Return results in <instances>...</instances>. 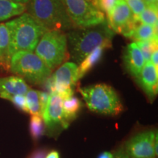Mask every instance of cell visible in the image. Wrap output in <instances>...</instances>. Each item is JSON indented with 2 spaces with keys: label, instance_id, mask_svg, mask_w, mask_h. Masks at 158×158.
I'll return each mask as SVG.
<instances>
[{
  "label": "cell",
  "instance_id": "obj_1",
  "mask_svg": "<svg viewBox=\"0 0 158 158\" xmlns=\"http://www.w3.org/2000/svg\"><path fill=\"white\" fill-rule=\"evenodd\" d=\"M114 36L106 19L92 27L71 29L67 35L71 59L80 64L97 47L111 46Z\"/></svg>",
  "mask_w": 158,
  "mask_h": 158
},
{
  "label": "cell",
  "instance_id": "obj_2",
  "mask_svg": "<svg viewBox=\"0 0 158 158\" xmlns=\"http://www.w3.org/2000/svg\"><path fill=\"white\" fill-rule=\"evenodd\" d=\"M9 31L10 57L21 51H33L43 35L48 31L27 13L6 23Z\"/></svg>",
  "mask_w": 158,
  "mask_h": 158
},
{
  "label": "cell",
  "instance_id": "obj_3",
  "mask_svg": "<svg viewBox=\"0 0 158 158\" xmlns=\"http://www.w3.org/2000/svg\"><path fill=\"white\" fill-rule=\"evenodd\" d=\"M26 10L48 30L64 31L75 28L62 0H29Z\"/></svg>",
  "mask_w": 158,
  "mask_h": 158
},
{
  "label": "cell",
  "instance_id": "obj_4",
  "mask_svg": "<svg viewBox=\"0 0 158 158\" xmlns=\"http://www.w3.org/2000/svg\"><path fill=\"white\" fill-rule=\"evenodd\" d=\"M79 92L92 111L104 115L116 116L123 110L119 97L114 88L98 84L79 89Z\"/></svg>",
  "mask_w": 158,
  "mask_h": 158
},
{
  "label": "cell",
  "instance_id": "obj_5",
  "mask_svg": "<svg viewBox=\"0 0 158 158\" xmlns=\"http://www.w3.org/2000/svg\"><path fill=\"white\" fill-rule=\"evenodd\" d=\"M9 69L13 73L33 84H44L52 71L31 51H21L13 54L10 59Z\"/></svg>",
  "mask_w": 158,
  "mask_h": 158
},
{
  "label": "cell",
  "instance_id": "obj_6",
  "mask_svg": "<svg viewBox=\"0 0 158 158\" xmlns=\"http://www.w3.org/2000/svg\"><path fill=\"white\" fill-rule=\"evenodd\" d=\"M68 40L64 31L48 30L43 35L35 48V54L54 70L66 60Z\"/></svg>",
  "mask_w": 158,
  "mask_h": 158
},
{
  "label": "cell",
  "instance_id": "obj_7",
  "mask_svg": "<svg viewBox=\"0 0 158 158\" xmlns=\"http://www.w3.org/2000/svg\"><path fill=\"white\" fill-rule=\"evenodd\" d=\"M75 28H85L103 22V13L92 4V0H62Z\"/></svg>",
  "mask_w": 158,
  "mask_h": 158
},
{
  "label": "cell",
  "instance_id": "obj_8",
  "mask_svg": "<svg viewBox=\"0 0 158 158\" xmlns=\"http://www.w3.org/2000/svg\"><path fill=\"white\" fill-rule=\"evenodd\" d=\"M106 21L114 31L130 38L139 24V22L123 0H116L114 8L107 15Z\"/></svg>",
  "mask_w": 158,
  "mask_h": 158
},
{
  "label": "cell",
  "instance_id": "obj_9",
  "mask_svg": "<svg viewBox=\"0 0 158 158\" xmlns=\"http://www.w3.org/2000/svg\"><path fill=\"white\" fill-rule=\"evenodd\" d=\"M157 134V132L151 130L130 138L125 147L130 158H155L154 143Z\"/></svg>",
  "mask_w": 158,
  "mask_h": 158
},
{
  "label": "cell",
  "instance_id": "obj_10",
  "mask_svg": "<svg viewBox=\"0 0 158 158\" xmlns=\"http://www.w3.org/2000/svg\"><path fill=\"white\" fill-rule=\"evenodd\" d=\"M63 100L58 94H49L48 102L43 113L41 114L45 124L51 131H55L59 127L68 128L63 117Z\"/></svg>",
  "mask_w": 158,
  "mask_h": 158
},
{
  "label": "cell",
  "instance_id": "obj_11",
  "mask_svg": "<svg viewBox=\"0 0 158 158\" xmlns=\"http://www.w3.org/2000/svg\"><path fill=\"white\" fill-rule=\"evenodd\" d=\"M137 78L138 84L147 94L150 101L155 100L157 94L158 70L150 62H146Z\"/></svg>",
  "mask_w": 158,
  "mask_h": 158
},
{
  "label": "cell",
  "instance_id": "obj_12",
  "mask_svg": "<svg viewBox=\"0 0 158 158\" xmlns=\"http://www.w3.org/2000/svg\"><path fill=\"white\" fill-rule=\"evenodd\" d=\"M123 59L126 70L130 76L138 78L146 62L139 47L135 43H130L127 45L124 51Z\"/></svg>",
  "mask_w": 158,
  "mask_h": 158
},
{
  "label": "cell",
  "instance_id": "obj_13",
  "mask_svg": "<svg viewBox=\"0 0 158 158\" xmlns=\"http://www.w3.org/2000/svg\"><path fill=\"white\" fill-rule=\"evenodd\" d=\"M29 89V86L21 77L0 78V98L5 99L7 96L15 94L25 95Z\"/></svg>",
  "mask_w": 158,
  "mask_h": 158
},
{
  "label": "cell",
  "instance_id": "obj_14",
  "mask_svg": "<svg viewBox=\"0 0 158 158\" xmlns=\"http://www.w3.org/2000/svg\"><path fill=\"white\" fill-rule=\"evenodd\" d=\"M105 48H106L104 46L97 47L80 63V66L78 68V78H82L85 76L94 65L100 62L103 54Z\"/></svg>",
  "mask_w": 158,
  "mask_h": 158
},
{
  "label": "cell",
  "instance_id": "obj_15",
  "mask_svg": "<svg viewBox=\"0 0 158 158\" xmlns=\"http://www.w3.org/2000/svg\"><path fill=\"white\" fill-rule=\"evenodd\" d=\"M81 107V102L76 97L72 96L63 100V117L68 127L70 122L77 117Z\"/></svg>",
  "mask_w": 158,
  "mask_h": 158
},
{
  "label": "cell",
  "instance_id": "obj_16",
  "mask_svg": "<svg viewBox=\"0 0 158 158\" xmlns=\"http://www.w3.org/2000/svg\"><path fill=\"white\" fill-rule=\"evenodd\" d=\"M9 31L6 23H0V65L9 68Z\"/></svg>",
  "mask_w": 158,
  "mask_h": 158
},
{
  "label": "cell",
  "instance_id": "obj_17",
  "mask_svg": "<svg viewBox=\"0 0 158 158\" xmlns=\"http://www.w3.org/2000/svg\"><path fill=\"white\" fill-rule=\"evenodd\" d=\"M25 10L26 5L0 0V21L23 14Z\"/></svg>",
  "mask_w": 158,
  "mask_h": 158
},
{
  "label": "cell",
  "instance_id": "obj_18",
  "mask_svg": "<svg viewBox=\"0 0 158 158\" xmlns=\"http://www.w3.org/2000/svg\"><path fill=\"white\" fill-rule=\"evenodd\" d=\"M130 38L137 42L157 38V29L152 26L140 23L137 26Z\"/></svg>",
  "mask_w": 158,
  "mask_h": 158
},
{
  "label": "cell",
  "instance_id": "obj_19",
  "mask_svg": "<svg viewBox=\"0 0 158 158\" xmlns=\"http://www.w3.org/2000/svg\"><path fill=\"white\" fill-rule=\"evenodd\" d=\"M136 19L139 23L157 28V5H147Z\"/></svg>",
  "mask_w": 158,
  "mask_h": 158
},
{
  "label": "cell",
  "instance_id": "obj_20",
  "mask_svg": "<svg viewBox=\"0 0 158 158\" xmlns=\"http://www.w3.org/2000/svg\"><path fill=\"white\" fill-rule=\"evenodd\" d=\"M45 130V124L42 116L31 115L29 122V132L35 141H37L43 135Z\"/></svg>",
  "mask_w": 158,
  "mask_h": 158
},
{
  "label": "cell",
  "instance_id": "obj_21",
  "mask_svg": "<svg viewBox=\"0 0 158 158\" xmlns=\"http://www.w3.org/2000/svg\"><path fill=\"white\" fill-rule=\"evenodd\" d=\"M27 100L28 113L31 115H40V105L39 100V91L30 89H29L25 94Z\"/></svg>",
  "mask_w": 158,
  "mask_h": 158
},
{
  "label": "cell",
  "instance_id": "obj_22",
  "mask_svg": "<svg viewBox=\"0 0 158 158\" xmlns=\"http://www.w3.org/2000/svg\"><path fill=\"white\" fill-rule=\"evenodd\" d=\"M135 43L139 47L145 59V62H150L152 53L155 50H157V38L147 41H141V42H136Z\"/></svg>",
  "mask_w": 158,
  "mask_h": 158
},
{
  "label": "cell",
  "instance_id": "obj_23",
  "mask_svg": "<svg viewBox=\"0 0 158 158\" xmlns=\"http://www.w3.org/2000/svg\"><path fill=\"white\" fill-rule=\"evenodd\" d=\"M94 7L108 15L114 8L116 0H92Z\"/></svg>",
  "mask_w": 158,
  "mask_h": 158
},
{
  "label": "cell",
  "instance_id": "obj_24",
  "mask_svg": "<svg viewBox=\"0 0 158 158\" xmlns=\"http://www.w3.org/2000/svg\"><path fill=\"white\" fill-rule=\"evenodd\" d=\"M123 1L127 4L135 19L147 7V5L143 0H123Z\"/></svg>",
  "mask_w": 158,
  "mask_h": 158
},
{
  "label": "cell",
  "instance_id": "obj_25",
  "mask_svg": "<svg viewBox=\"0 0 158 158\" xmlns=\"http://www.w3.org/2000/svg\"><path fill=\"white\" fill-rule=\"evenodd\" d=\"M5 100H8L14 104L15 107L22 111L28 113V108H27V100L25 95L22 94H15V95H9L5 98Z\"/></svg>",
  "mask_w": 158,
  "mask_h": 158
},
{
  "label": "cell",
  "instance_id": "obj_26",
  "mask_svg": "<svg viewBox=\"0 0 158 158\" xmlns=\"http://www.w3.org/2000/svg\"><path fill=\"white\" fill-rule=\"evenodd\" d=\"M49 93L45 92H39V100L40 105V115L43 113L45 107H46L47 102H48Z\"/></svg>",
  "mask_w": 158,
  "mask_h": 158
},
{
  "label": "cell",
  "instance_id": "obj_27",
  "mask_svg": "<svg viewBox=\"0 0 158 158\" xmlns=\"http://www.w3.org/2000/svg\"><path fill=\"white\" fill-rule=\"evenodd\" d=\"M114 158H130V157L125 147H121L114 153Z\"/></svg>",
  "mask_w": 158,
  "mask_h": 158
},
{
  "label": "cell",
  "instance_id": "obj_28",
  "mask_svg": "<svg viewBox=\"0 0 158 158\" xmlns=\"http://www.w3.org/2000/svg\"><path fill=\"white\" fill-rule=\"evenodd\" d=\"M46 150L44 149H40L31 154L30 158H45Z\"/></svg>",
  "mask_w": 158,
  "mask_h": 158
},
{
  "label": "cell",
  "instance_id": "obj_29",
  "mask_svg": "<svg viewBox=\"0 0 158 158\" xmlns=\"http://www.w3.org/2000/svg\"><path fill=\"white\" fill-rule=\"evenodd\" d=\"M158 51L157 50H155L154 52L152 53L151 56V59H150V62L152 64L155 68H157L158 67Z\"/></svg>",
  "mask_w": 158,
  "mask_h": 158
},
{
  "label": "cell",
  "instance_id": "obj_30",
  "mask_svg": "<svg viewBox=\"0 0 158 158\" xmlns=\"http://www.w3.org/2000/svg\"><path fill=\"white\" fill-rule=\"evenodd\" d=\"M45 158H60L59 153L57 151H51L45 156Z\"/></svg>",
  "mask_w": 158,
  "mask_h": 158
},
{
  "label": "cell",
  "instance_id": "obj_31",
  "mask_svg": "<svg viewBox=\"0 0 158 158\" xmlns=\"http://www.w3.org/2000/svg\"><path fill=\"white\" fill-rule=\"evenodd\" d=\"M98 158H114V154L108 152H105L100 154Z\"/></svg>",
  "mask_w": 158,
  "mask_h": 158
},
{
  "label": "cell",
  "instance_id": "obj_32",
  "mask_svg": "<svg viewBox=\"0 0 158 158\" xmlns=\"http://www.w3.org/2000/svg\"><path fill=\"white\" fill-rule=\"evenodd\" d=\"M147 5H157V0H143Z\"/></svg>",
  "mask_w": 158,
  "mask_h": 158
},
{
  "label": "cell",
  "instance_id": "obj_33",
  "mask_svg": "<svg viewBox=\"0 0 158 158\" xmlns=\"http://www.w3.org/2000/svg\"><path fill=\"white\" fill-rule=\"evenodd\" d=\"M7 1H10V2H15V3L23 4V5H27L29 0H7Z\"/></svg>",
  "mask_w": 158,
  "mask_h": 158
}]
</instances>
